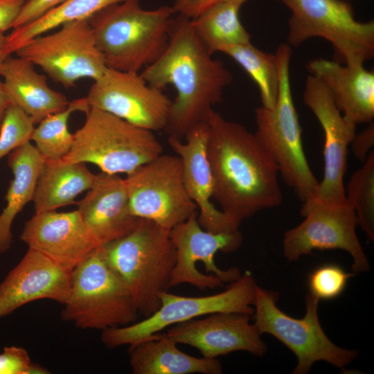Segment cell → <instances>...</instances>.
Masks as SVG:
<instances>
[{"instance_id": "18", "label": "cell", "mask_w": 374, "mask_h": 374, "mask_svg": "<svg viewBox=\"0 0 374 374\" xmlns=\"http://www.w3.org/2000/svg\"><path fill=\"white\" fill-rule=\"evenodd\" d=\"M72 270L28 249L0 283V318L34 301H65Z\"/></svg>"}, {"instance_id": "7", "label": "cell", "mask_w": 374, "mask_h": 374, "mask_svg": "<svg viewBox=\"0 0 374 374\" xmlns=\"http://www.w3.org/2000/svg\"><path fill=\"white\" fill-rule=\"evenodd\" d=\"M85 114L63 161L92 163L106 174L127 175L162 154L163 146L154 132L97 109Z\"/></svg>"}, {"instance_id": "37", "label": "cell", "mask_w": 374, "mask_h": 374, "mask_svg": "<svg viewBox=\"0 0 374 374\" xmlns=\"http://www.w3.org/2000/svg\"><path fill=\"white\" fill-rule=\"evenodd\" d=\"M224 0H174L172 8L176 14L193 19L213 5Z\"/></svg>"}, {"instance_id": "32", "label": "cell", "mask_w": 374, "mask_h": 374, "mask_svg": "<svg viewBox=\"0 0 374 374\" xmlns=\"http://www.w3.org/2000/svg\"><path fill=\"white\" fill-rule=\"evenodd\" d=\"M35 124L19 107L11 104L6 109L0 129V159L31 141Z\"/></svg>"}, {"instance_id": "30", "label": "cell", "mask_w": 374, "mask_h": 374, "mask_svg": "<svg viewBox=\"0 0 374 374\" xmlns=\"http://www.w3.org/2000/svg\"><path fill=\"white\" fill-rule=\"evenodd\" d=\"M90 107L84 98L69 102L65 109L50 114L35 127L31 141L44 161L62 159L70 151L73 134L68 128L71 115L75 112L86 113Z\"/></svg>"}, {"instance_id": "5", "label": "cell", "mask_w": 374, "mask_h": 374, "mask_svg": "<svg viewBox=\"0 0 374 374\" xmlns=\"http://www.w3.org/2000/svg\"><path fill=\"white\" fill-rule=\"evenodd\" d=\"M292 48L280 45L276 55L278 60L279 86L274 106L255 109L257 140L277 165L285 183L294 189L304 203L312 200L319 184L307 161L301 136V127L292 94L290 64Z\"/></svg>"}, {"instance_id": "41", "label": "cell", "mask_w": 374, "mask_h": 374, "mask_svg": "<svg viewBox=\"0 0 374 374\" xmlns=\"http://www.w3.org/2000/svg\"><path fill=\"white\" fill-rule=\"evenodd\" d=\"M3 115L0 116V129H1V122H2V118H3Z\"/></svg>"}, {"instance_id": "25", "label": "cell", "mask_w": 374, "mask_h": 374, "mask_svg": "<svg viewBox=\"0 0 374 374\" xmlns=\"http://www.w3.org/2000/svg\"><path fill=\"white\" fill-rule=\"evenodd\" d=\"M44 159L30 142L12 151L8 164L13 175L0 213V254L7 252L13 242L12 225L24 206L33 201Z\"/></svg>"}, {"instance_id": "24", "label": "cell", "mask_w": 374, "mask_h": 374, "mask_svg": "<svg viewBox=\"0 0 374 374\" xmlns=\"http://www.w3.org/2000/svg\"><path fill=\"white\" fill-rule=\"evenodd\" d=\"M166 333H157L130 345V364L134 374H220L217 359L197 357L180 350Z\"/></svg>"}, {"instance_id": "11", "label": "cell", "mask_w": 374, "mask_h": 374, "mask_svg": "<svg viewBox=\"0 0 374 374\" xmlns=\"http://www.w3.org/2000/svg\"><path fill=\"white\" fill-rule=\"evenodd\" d=\"M130 212L170 231L197 212L186 190L181 159L161 154L127 175Z\"/></svg>"}, {"instance_id": "9", "label": "cell", "mask_w": 374, "mask_h": 374, "mask_svg": "<svg viewBox=\"0 0 374 374\" xmlns=\"http://www.w3.org/2000/svg\"><path fill=\"white\" fill-rule=\"evenodd\" d=\"M292 12L288 43L298 46L308 39L328 41L346 64H364L374 56V21L362 22L342 0H278Z\"/></svg>"}, {"instance_id": "3", "label": "cell", "mask_w": 374, "mask_h": 374, "mask_svg": "<svg viewBox=\"0 0 374 374\" xmlns=\"http://www.w3.org/2000/svg\"><path fill=\"white\" fill-rule=\"evenodd\" d=\"M175 15L172 6L145 10L140 0H125L88 20L107 68L139 73L165 50Z\"/></svg>"}, {"instance_id": "12", "label": "cell", "mask_w": 374, "mask_h": 374, "mask_svg": "<svg viewBox=\"0 0 374 374\" xmlns=\"http://www.w3.org/2000/svg\"><path fill=\"white\" fill-rule=\"evenodd\" d=\"M39 35L17 49L16 55L41 68L65 88L82 78L93 80L108 69L96 46L88 19L62 24Z\"/></svg>"}, {"instance_id": "14", "label": "cell", "mask_w": 374, "mask_h": 374, "mask_svg": "<svg viewBox=\"0 0 374 374\" xmlns=\"http://www.w3.org/2000/svg\"><path fill=\"white\" fill-rule=\"evenodd\" d=\"M176 250V262L172 271L171 287L189 284L204 291L222 287L241 276L237 267L222 269L215 262L218 251L231 253L243 242L241 232L213 233L204 229L197 212L170 231Z\"/></svg>"}, {"instance_id": "39", "label": "cell", "mask_w": 374, "mask_h": 374, "mask_svg": "<svg viewBox=\"0 0 374 374\" xmlns=\"http://www.w3.org/2000/svg\"><path fill=\"white\" fill-rule=\"evenodd\" d=\"M10 105L11 102L5 89L3 82L0 77V116L4 114L6 109Z\"/></svg>"}, {"instance_id": "22", "label": "cell", "mask_w": 374, "mask_h": 374, "mask_svg": "<svg viewBox=\"0 0 374 374\" xmlns=\"http://www.w3.org/2000/svg\"><path fill=\"white\" fill-rule=\"evenodd\" d=\"M310 75L331 91L342 114L356 125L371 123L374 118V72L364 64H341L326 59L311 60Z\"/></svg>"}, {"instance_id": "8", "label": "cell", "mask_w": 374, "mask_h": 374, "mask_svg": "<svg viewBox=\"0 0 374 374\" xmlns=\"http://www.w3.org/2000/svg\"><path fill=\"white\" fill-rule=\"evenodd\" d=\"M278 293L257 285L253 303L254 325L260 333L269 334L285 345L296 357L293 374L308 373L319 361L344 369L358 356L357 350L338 346L326 335L319 321V300L308 293L305 312L296 319L283 312L277 305Z\"/></svg>"}, {"instance_id": "2", "label": "cell", "mask_w": 374, "mask_h": 374, "mask_svg": "<svg viewBox=\"0 0 374 374\" xmlns=\"http://www.w3.org/2000/svg\"><path fill=\"white\" fill-rule=\"evenodd\" d=\"M140 74L155 88H175L177 94L164 130L181 139L194 126L206 121L233 80L229 70L213 57L199 38L191 19L179 14L172 18L165 50Z\"/></svg>"}, {"instance_id": "31", "label": "cell", "mask_w": 374, "mask_h": 374, "mask_svg": "<svg viewBox=\"0 0 374 374\" xmlns=\"http://www.w3.org/2000/svg\"><path fill=\"white\" fill-rule=\"evenodd\" d=\"M346 200L354 210L360 225L371 241H374V152L353 173L345 189Z\"/></svg>"}, {"instance_id": "10", "label": "cell", "mask_w": 374, "mask_h": 374, "mask_svg": "<svg viewBox=\"0 0 374 374\" xmlns=\"http://www.w3.org/2000/svg\"><path fill=\"white\" fill-rule=\"evenodd\" d=\"M257 283L246 271L223 292L204 296L162 292L159 308L141 321L102 331V342L110 348L134 344L175 324L215 312L253 314Z\"/></svg>"}, {"instance_id": "17", "label": "cell", "mask_w": 374, "mask_h": 374, "mask_svg": "<svg viewBox=\"0 0 374 374\" xmlns=\"http://www.w3.org/2000/svg\"><path fill=\"white\" fill-rule=\"evenodd\" d=\"M251 316L236 312H215L169 327L166 335L197 349L202 357L215 359L235 351L262 356L267 351L261 334L251 323Z\"/></svg>"}, {"instance_id": "26", "label": "cell", "mask_w": 374, "mask_h": 374, "mask_svg": "<svg viewBox=\"0 0 374 374\" xmlns=\"http://www.w3.org/2000/svg\"><path fill=\"white\" fill-rule=\"evenodd\" d=\"M96 179L84 163L44 161L33 199L35 213L76 203L75 198L89 190Z\"/></svg>"}, {"instance_id": "13", "label": "cell", "mask_w": 374, "mask_h": 374, "mask_svg": "<svg viewBox=\"0 0 374 374\" xmlns=\"http://www.w3.org/2000/svg\"><path fill=\"white\" fill-rule=\"evenodd\" d=\"M301 212L304 220L283 235V251L288 261H296L314 250L341 249L351 256L353 273L370 269L356 233V214L347 202L328 204L311 200L303 203Z\"/></svg>"}, {"instance_id": "23", "label": "cell", "mask_w": 374, "mask_h": 374, "mask_svg": "<svg viewBox=\"0 0 374 374\" xmlns=\"http://www.w3.org/2000/svg\"><path fill=\"white\" fill-rule=\"evenodd\" d=\"M0 77L13 104L39 123L47 116L63 110L69 101L60 92L51 89L46 77L35 65L19 56L9 55L0 66Z\"/></svg>"}, {"instance_id": "38", "label": "cell", "mask_w": 374, "mask_h": 374, "mask_svg": "<svg viewBox=\"0 0 374 374\" xmlns=\"http://www.w3.org/2000/svg\"><path fill=\"white\" fill-rule=\"evenodd\" d=\"M24 0H0V33L13 28Z\"/></svg>"}, {"instance_id": "6", "label": "cell", "mask_w": 374, "mask_h": 374, "mask_svg": "<svg viewBox=\"0 0 374 374\" xmlns=\"http://www.w3.org/2000/svg\"><path fill=\"white\" fill-rule=\"evenodd\" d=\"M61 318L80 329L124 326L136 321L139 312L132 295L107 262L101 247L95 248L71 271Z\"/></svg>"}, {"instance_id": "1", "label": "cell", "mask_w": 374, "mask_h": 374, "mask_svg": "<svg viewBox=\"0 0 374 374\" xmlns=\"http://www.w3.org/2000/svg\"><path fill=\"white\" fill-rule=\"evenodd\" d=\"M206 122L213 197L221 210L241 223L260 211L280 205L278 168L255 134L214 109Z\"/></svg>"}, {"instance_id": "4", "label": "cell", "mask_w": 374, "mask_h": 374, "mask_svg": "<svg viewBox=\"0 0 374 374\" xmlns=\"http://www.w3.org/2000/svg\"><path fill=\"white\" fill-rule=\"evenodd\" d=\"M104 256L129 288L145 318L160 307V294L168 292L176 262L170 231L142 219L128 235L100 246Z\"/></svg>"}, {"instance_id": "42", "label": "cell", "mask_w": 374, "mask_h": 374, "mask_svg": "<svg viewBox=\"0 0 374 374\" xmlns=\"http://www.w3.org/2000/svg\"><path fill=\"white\" fill-rule=\"evenodd\" d=\"M24 1H26V0H24Z\"/></svg>"}, {"instance_id": "40", "label": "cell", "mask_w": 374, "mask_h": 374, "mask_svg": "<svg viewBox=\"0 0 374 374\" xmlns=\"http://www.w3.org/2000/svg\"><path fill=\"white\" fill-rule=\"evenodd\" d=\"M6 35L3 33H0V66L3 61L10 55L6 50Z\"/></svg>"}, {"instance_id": "34", "label": "cell", "mask_w": 374, "mask_h": 374, "mask_svg": "<svg viewBox=\"0 0 374 374\" xmlns=\"http://www.w3.org/2000/svg\"><path fill=\"white\" fill-rule=\"evenodd\" d=\"M47 369L31 362L26 349L6 346L0 353V374H46Z\"/></svg>"}, {"instance_id": "28", "label": "cell", "mask_w": 374, "mask_h": 374, "mask_svg": "<svg viewBox=\"0 0 374 374\" xmlns=\"http://www.w3.org/2000/svg\"><path fill=\"white\" fill-rule=\"evenodd\" d=\"M125 0H67L35 20L12 28L6 35V50L15 53L32 39L64 24L89 19L100 10Z\"/></svg>"}, {"instance_id": "27", "label": "cell", "mask_w": 374, "mask_h": 374, "mask_svg": "<svg viewBox=\"0 0 374 374\" xmlns=\"http://www.w3.org/2000/svg\"><path fill=\"white\" fill-rule=\"evenodd\" d=\"M246 1L224 0L190 19L195 33L211 54L251 42V35L239 17Z\"/></svg>"}, {"instance_id": "35", "label": "cell", "mask_w": 374, "mask_h": 374, "mask_svg": "<svg viewBox=\"0 0 374 374\" xmlns=\"http://www.w3.org/2000/svg\"><path fill=\"white\" fill-rule=\"evenodd\" d=\"M67 0H26L14 23L17 28L35 20Z\"/></svg>"}, {"instance_id": "21", "label": "cell", "mask_w": 374, "mask_h": 374, "mask_svg": "<svg viewBox=\"0 0 374 374\" xmlns=\"http://www.w3.org/2000/svg\"><path fill=\"white\" fill-rule=\"evenodd\" d=\"M87 191L77 210L96 247L128 235L141 223L130 212L125 181L118 175H96Z\"/></svg>"}, {"instance_id": "16", "label": "cell", "mask_w": 374, "mask_h": 374, "mask_svg": "<svg viewBox=\"0 0 374 374\" xmlns=\"http://www.w3.org/2000/svg\"><path fill=\"white\" fill-rule=\"evenodd\" d=\"M303 98L304 104L319 121L325 138L323 177L312 200L344 203L346 200L344 178L348 148L356 134L357 125L342 114L330 89L312 75L305 80Z\"/></svg>"}, {"instance_id": "29", "label": "cell", "mask_w": 374, "mask_h": 374, "mask_svg": "<svg viewBox=\"0 0 374 374\" xmlns=\"http://www.w3.org/2000/svg\"><path fill=\"white\" fill-rule=\"evenodd\" d=\"M234 60L256 83L262 105L274 106L279 86V68L276 55L265 53L251 42L229 46L222 51Z\"/></svg>"}, {"instance_id": "33", "label": "cell", "mask_w": 374, "mask_h": 374, "mask_svg": "<svg viewBox=\"0 0 374 374\" xmlns=\"http://www.w3.org/2000/svg\"><path fill=\"white\" fill-rule=\"evenodd\" d=\"M355 275L341 267L327 263L315 268L308 276L309 293L320 300H332L344 291L348 280Z\"/></svg>"}, {"instance_id": "36", "label": "cell", "mask_w": 374, "mask_h": 374, "mask_svg": "<svg viewBox=\"0 0 374 374\" xmlns=\"http://www.w3.org/2000/svg\"><path fill=\"white\" fill-rule=\"evenodd\" d=\"M352 152L354 156L362 162H364L368 152L374 145V124L370 125L358 134H355L350 143Z\"/></svg>"}, {"instance_id": "20", "label": "cell", "mask_w": 374, "mask_h": 374, "mask_svg": "<svg viewBox=\"0 0 374 374\" xmlns=\"http://www.w3.org/2000/svg\"><path fill=\"white\" fill-rule=\"evenodd\" d=\"M21 240L62 267L73 270L96 247L78 210L35 213L24 224Z\"/></svg>"}, {"instance_id": "15", "label": "cell", "mask_w": 374, "mask_h": 374, "mask_svg": "<svg viewBox=\"0 0 374 374\" xmlns=\"http://www.w3.org/2000/svg\"><path fill=\"white\" fill-rule=\"evenodd\" d=\"M90 108L152 131L165 130L172 101L139 73L107 69L85 97Z\"/></svg>"}, {"instance_id": "19", "label": "cell", "mask_w": 374, "mask_h": 374, "mask_svg": "<svg viewBox=\"0 0 374 374\" xmlns=\"http://www.w3.org/2000/svg\"><path fill=\"white\" fill-rule=\"evenodd\" d=\"M184 137L183 142L181 139L169 136L168 143L181 159L185 186L199 210L197 220L200 226L213 233L239 230L240 222L216 208L211 201L213 181L206 152L207 122L196 125Z\"/></svg>"}]
</instances>
